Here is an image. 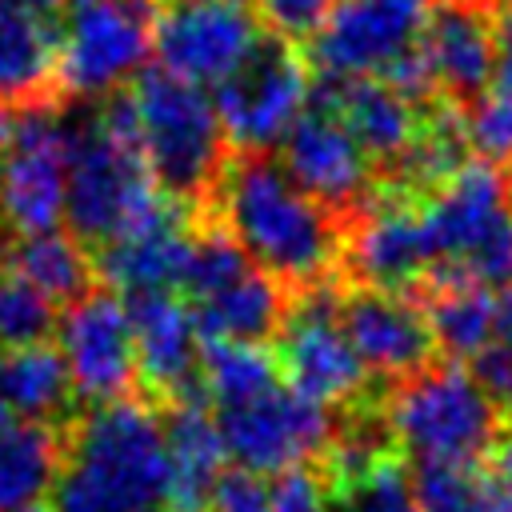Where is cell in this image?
I'll use <instances>...</instances> for the list:
<instances>
[{
    "mask_svg": "<svg viewBox=\"0 0 512 512\" xmlns=\"http://www.w3.org/2000/svg\"><path fill=\"white\" fill-rule=\"evenodd\" d=\"M164 416L144 396L84 404L64 428L52 512H168Z\"/></svg>",
    "mask_w": 512,
    "mask_h": 512,
    "instance_id": "obj_1",
    "label": "cell"
},
{
    "mask_svg": "<svg viewBox=\"0 0 512 512\" xmlns=\"http://www.w3.org/2000/svg\"><path fill=\"white\" fill-rule=\"evenodd\" d=\"M64 124V224L68 236L92 256L120 240L172 196H164L148 172L136 136V112L128 92H112L92 108L60 116Z\"/></svg>",
    "mask_w": 512,
    "mask_h": 512,
    "instance_id": "obj_2",
    "label": "cell"
},
{
    "mask_svg": "<svg viewBox=\"0 0 512 512\" xmlns=\"http://www.w3.org/2000/svg\"><path fill=\"white\" fill-rule=\"evenodd\" d=\"M220 228L280 284L316 288L340 256L332 212L312 200L268 152H240L216 180Z\"/></svg>",
    "mask_w": 512,
    "mask_h": 512,
    "instance_id": "obj_3",
    "label": "cell"
},
{
    "mask_svg": "<svg viewBox=\"0 0 512 512\" xmlns=\"http://www.w3.org/2000/svg\"><path fill=\"white\" fill-rule=\"evenodd\" d=\"M124 92L136 112L140 152L156 188L180 204L212 196L228 164V136L212 96L160 64L144 68Z\"/></svg>",
    "mask_w": 512,
    "mask_h": 512,
    "instance_id": "obj_4",
    "label": "cell"
},
{
    "mask_svg": "<svg viewBox=\"0 0 512 512\" xmlns=\"http://www.w3.org/2000/svg\"><path fill=\"white\" fill-rule=\"evenodd\" d=\"M424 208L436 284L500 288L512 280V196L488 160H464Z\"/></svg>",
    "mask_w": 512,
    "mask_h": 512,
    "instance_id": "obj_5",
    "label": "cell"
},
{
    "mask_svg": "<svg viewBox=\"0 0 512 512\" xmlns=\"http://www.w3.org/2000/svg\"><path fill=\"white\" fill-rule=\"evenodd\" d=\"M500 412L464 364L420 368L388 396L384 428L416 464H476L496 448Z\"/></svg>",
    "mask_w": 512,
    "mask_h": 512,
    "instance_id": "obj_6",
    "label": "cell"
},
{
    "mask_svg": "<svg viewBox=\"0 0 512 512\" xmlns=\"http://www.w3.org/2000/svg\"><path fill=\"white\" fill-rule=\"evenodd\" d=\"M156 16L152 0H64L56 16L60 96L96 104L124 92L148 68Z\"/></svg>",
    "mask_w": 512,
    "mask_h": 512,
    "instance_id": "obj_7",
    "label": "cell"
},
{
    "mask_svg": "<svg viewBox=\"0 0 512 512\" xmlns=\"http://www.w3.org/2000/svg\"><path fill=\"white\" fill-rule=\"evenodd\" d=\"M312 80L308 64L284 36H264L252 56L212 88V104L228 148L236 152H268L276 148L288 128L308 112Z\"/></svg>",
    "mask_w": 512,
    "mask_h": 512,
    "instance_id": "obj_8",
    "label": "cell"
},
{
    "mask_svg": "<svg viewBox=\"0 0 512 512\" xmlns=\"http://www.w3.org/2000/svg\"><path fill=\"white\" fill-rule=\"evenodd\" d=\"M212 416L228 460L256 476H280L304 468L316 452L332 444L328 408L292 392L284 380L236 404H216Z\"/></svg>",
    "mask_w": 512,
    "mask_h": 512,
    "instance_id": "obj_9",
    "label": "cell"
},
{
    "mask_svg": "<svg viewBox=\"0 0 512 512\" xmlns=\"http://www.w3.org/2000/svg\"><path fill=\"white\" fill-rule=\"evenodd\" d=\"M432 0H336L308 36V60L324 80L384 76L420 48Z\"/></svg>",
    "mask_w": 512,
    "mask_h": 512,
    "instance_id": "obj_10",
    "label": "cell"
},
{
    "mask_svg": "<svg viewBox=\"0 0 512 512\" xmlns=\"http://www.w3.org/2000/svg\"><path fill=\"white\" fill-rule=\"evenodd\" d=\"M52 344L68 364L80 404H108L132 396L140 368H136V336H132L128 304L120 292L96 284L80 300L64 304Z\"/></svg>",
    "mask_w": 512,
    "mask_h": 512,
    "instance_id": "obj_11",
    "label": "cell"
},
{
    "mask_svg": "<svg viewBox=\"0 0 512 512\" xmlns=\"http://www.w3.org/2000/svg\"><path fill=\"white\" fill-rule=\"evenodd\" d=\"M280 332L284 336L276 360L292 392L324 408L360 396V388L368 384V368L340 324V300L324 284L308 288L296 304H288Z\"/></svg>",
    "mask_w": 512,
    "mask_h": 512,
    "instance_id": "obj_12",
    "label": "cell"
},
{
    "mask_svg": "<svg viewBox=\"0 0 512 512\" xmlns=\"http://www.w3.org/2000/svg\"><path fill=\"white\" fill-rule=\"evenodd\" d=\"M260 24L244 4L168 0L156 16V64L196 88H220L260 44Z\"/></svg>",
    "mask_w": 512,
    "mask_h": 512,
    "instance_id": "obj_13",
    "label": "cell"
},
{
    "mask_svg": "<svg viewBox=\"0 0 512 512\" xmlns=\"http://www.w3.org/2000/svg\"><path fill=\"white\" fill-rule=\"evenodd\" d=\"M64 124L56 104L20 108L16 136L0 160V232L28 236L64 220Z\"/></svg>",
    "mask_w": 512,
    "mask_h": 512,
    "instance_id": "obj_14",
    "label": "cell"
},
{
    "mask_svg": "<svg viewBox=\"0 0 512 512\" xmlns=\"http://www.w3.org/2000/svg\"><path fill=\"white\" fill-rule=\"evenodd\" d=\"M284 172L328 212H356L372 188V156L356 144L344 120L316 104L280 140Z\"/></svg>",
    "mask_w": 512,
    "mask_h": 512,
    "instance_id": "obj_15",
    "label": "cell"
},
{
    "mask_svg": "<svg viewBox=\"0 0 512 512\" xmlns=\"http://www.w3.org/2000/svg\"><path fill=\"white\" fill-rule=\"evenodd\" d=\"M124 304L136 336V368L144 388L164 404L204 396L200 384L204 340L196 332L188 300H180L176 292H144V296H124Z\"/></svg>",
    "mask_w": 512,
    "mask_h": 512,
    "instance_id": "obj_16",
    "label": "cell"
},
{
    "mask_svg": "<svg viewBox=\"0 0 512 512\" xmlns=\"http://www.w3.org/2000/svg\"><path fill=\"white\" fill-rule=\"evenodd\" d=\"M340 324L360 352L364 368L376 376H416L428 368V356L436 348L428 312L412 304L400 292L384 288H360L340 300Z\"/></svg>",
    "mask_w": 512,
    "mask_h": 512,
    "instance_id": "obj_17",
    "label": "cell"
},
{
    "mask_svg": "<svg viewBox=\"0 0 512 512\" xmlns=\"http://www.w3.org/2000/svg\"><path fill=\"white\" fill-rule=\"evenodd\" d=\"M192 260V236L184 228V204L168 200L156 216L92 252V272L120 296L176 292L184 288Z\"/></svg>",
    "mask_w": 512,
    "mask_h": 512,
    "instance_id": "obj_18",
    "label": "cell"
},
{
    "mask_svg": "<svg viewBox=\"0 0 512 512\" xmlns=\"http://www.w3.org/2000/svg\"><path fill=\"white\" fill-rule=\"evenodd\" d=\"M348 260L368 288L384 292H400L420 276H432L436 252L424 208L404 200H376L348 240Z\"/></svg>",
    "mask_w": 512,
    "mask_h": 512,
    "instance_id": "obj_19",
    "label": "cell"
},
{
    "mask_svg": "<svg viewBox=\"0 0 512 512\" xmlns=\"http://www.w3.org/2000/svg\"><path fill=\"white\" fill-rule=\"evenodd\" d=\"M420 44L436 88H444L456 104H476L496 80V20L476 0L432 4Z\"/></svg>",
    "mask_w": 512,
    "mask_h": 512,
    "instance_id": "obj_20",
    "label": "cell"
},
{
    "mask_svg": "<svg viewBox=\"0 0 512 512\" xmlns=\"http://www.w3.org/2000/svg\"><path fill=\"white\" fill-rule=\"evenodd\" d=\"M312 92L328 100L324 108H332L344 120V128L356 136V144L380 164H404L420 140L416 104L380 76L324 80Z\"/></svg>",
    "mask_w": 512,
    "mask_h": 512,
    "instance_id": "obj_21",
    "label": "cell"
},
{
    "mask_svg": "<svg viewBox=\"0 0 512 512\" xmlns=\"http://www.w3.org/2000/svg\"><path fill=\"white\" fill-rule=\"evenodd\" d=\"M160 416H164V444H168V468H172L168 512H208L228 460L216 416L204 408L200 396L164 404Z\"/></svg>",
    "mask_w": 512,
    "mask_h": 512,
    "instance_id": "obj_22",
    "label": "cell"
},
{
    "mask_svg": "<svg viewBox=\"0 0 512 512\" xmlns=\"http://www.w3.org/2000/svg\"><path fill=\"white\" fill-rule=\"evenodd\" d=\"M60 96V32L16 8H0V104L36 108Z\"/></svg>",
    "mask_w": 512,
    "mask_h": 512,
    "instance_id": "obj_23",
    "label": "cell"
},
{
    "mask_svg": "<svg viewBox=\"0 0 512 512\" xmlns=\"http://www.w3.org/2000/svg\"><path fill=\"white\" fill-rule=\"evenodd\" d=\"M0 404L12 420H36L52 428H68L72 416L84 408L60 348L28 344V348H0Z\"/></svg>",
    "mask_w": 512,
    "mask_h": 512,
    "instance_id": "obj_24",
    "label": "cell"
},
{
    "mask_svg": "<svg viewBox=\"0 0 512 512\" xmlns=\"http://www.w3.org/2000/svg\"><path fill=\"white\" fill-rule=\"evenodd\" d=\"M192 320L204 344L212 340H236V344H260L272 332L284 328L288 300L280 292V280L260 272L256 264L244 268L236 280L216 288L204 300H192Z\"/></svg>",
    "mask_w": 512,
    "mask_h": 512,
    "instance_id": "obj_25",
    "label": "cell"
},
{
    "mask_svg": "<svg viewBox=\"0 0 512 512\" xmlns=\"http://www.w3.org/2000/svg\"><path fill=\"white\" fill-rule=\"evenodd\" d=\"M64 428L12 420L0 432V512H32L60 476Z\"/></svg>",
    "mask_w": 512,
    "mask_h": 512,
    "instance_id": "obj_26",
    "label": "cell"
},
{
    "mask_svg": "<svg viewBox=\"0 0 512 512\" xmlns=\"http://www.w3.org/2000/svg\"><path fill=\"white\" fill-rule=\"evenodd\" d=\"M4 268L24 276L32 288H40L56 308L80 300L88 288H96L92 256L60 228L8 236L4 240Z\"/></svg>",
    "mask_w": 512,
    "mask_h": 512,
    "instance_id": "obj_27",
    "label": "cell"
},
{
    "mask_svg": "<svg viewBox=\"0 0 512 512\" xmlns=\"http://www.w3.org/2000/svg\"><path fill=\"white\" fill-rule=\"evenodd\" d=\"M428 312V328L436 348L464 364L472 356H480L492 340H496V300L492 288L480 284H436Z\"/></svg>",
    "mask_w": 512,
    "mask_h": 512,
    "instance_id": "obj_28",
    "label": "cell"
},
{
    "mask_svg": "<svg viewBox=\"0 0 512 512\" xmlns=\"http://www.w3.org/2000/svg\"><path fill=\"white\" fill-rule=\"evenodd\" d=\"M412 496L420 512H512V484L476 464H420Z\"/></svg>",
    "mask_w": 512,
    "mask_h": 512,
    "instance_id": "obj_29",
    "label": "cell"
},
{
    "mask_svg": "<svg viewBox=\"0 0 512 512\" xmlns=\"http://www.w3.org/2000/svg\"><path fill=\"white\" fill-rule=\"evenodd\" d=\"M60 308L16 272H0V348L48 344L56 336Z\"/></svg>",
    "mask_w": 512,
    "mask_h": 512,
    "instance_id": "obj_30",
    "label": "cell"
},
{
    "mask_svg": "<svg viewBox=\"0 0 512 512\" xmlns=\"http://www.w3.org/2000/svg\"><path fill=\"white\" fill-rule=\"evenodd\" d=\"M332 512H420L412 496V476L396 456L376 460L368 472L348 480L332 500Z\"/></svg>",
    "mask_w": 512,
    "mask_h": 512,
    "instance_id": "obj_31",
    "label": "cell"
},
{
    "mask_svg": "<svg viewBox=\"0 0 512 512\" xmlns=\"http://www.w3.org/2000/svg\"><path fill=\"white\" fill-rule=\"evenodd\" d=\"M468 124V144L480 148L484 156H512V92H492L480 96Z\"/></svg>",
    "mask_w": 512,
    "mask_h": 512,
    "instance_id": "obj_32",
    "label": "cell"
},
{
    "mask_svg": "<svg viewBox=\"0 0 512 512\" xmlns=\"http://www.w3.org/2000/svg\"><path fill=\"white\" fill-rule=\"evenodd\" d=\"M268 512H332V492L324 488V476L308 468H292L272 476Z\"/></svg>",
    "mask_w": 512,
    "mask_h": 512,
    "instance_id": "obj_33",
    "label": "cell"
},
{
    "mask_svg": "<svg viewBox=\"0 0 512 512\" xmlns=\"http://www.w3.org/2000/svg\"><path fill=\"white\" fill-rule=\"evenodd\" d=\"M468 372L496 404V412H512V340H492L480 356L468 360Z\"/></svg>",
    "mask_w": 512,
    "mask_h": 512,
    "instance_id": "obj_34",
    "label": "cell"
},
{
    "mask_svg": "<svg viewBox=\"0 0 512 512\" xmlns=\"http://www.w3.org/2000/svg\"><path fill=\"white\" fill-rule=\"evenodd\" d=\"M336 0H260L264 20L276 28V36L292 40V36H312L324 16L332 12Z\"/></svg>",
    "mask_w": 512,
    "mask_h": 512,
    "instance_id": "obj_35",
    "label": "cell"
},
{
    "mask_svg": "<svg viewBox=\"0 0 512 512\" xmlns=\"http://www.w3.org/2000/svg\"><path fill=\"white\" fill-rule=\"evenodd\" d=\"M208 512H268V480L244 468L220 476Z\"/></svg>",
    "mask_w": 512,
    "mask_h": 512,
    "instance_id": "obj_36",
    "label": "cell"
},
{
    "mask_svg": "<svg viewBox=\"0 0 512 512\" xmlns=\"http://www.w3.org/2000/svg\"><path fill=\"white\" fill-rule=\"evenodd\" d=\"M496 92H512V8L496 20Z\"/></svg>",
    "mask_w": 512,
    "mask_h": 512,
    "instance_id": "obj_37",
    "label": "cell"
},
{
    "mask_svg": "<svg viewBox=\"0 0 512 512\" xmlns=\"http://www.w3.org/2000/svg\"><path fill=\"white\" fill-rule=\"evenodd\" d=\"M496 300V340H512V280L492 288Z\"/></svg>",
    "mask_w": 512,
    "mask_h": 512,
    "instance_id": "obj_38",
    "label": "cell"
},
{
    "mask_svg": "<svg viewBox=\"0 0 512 512\" xmlns=\"http://www.w3.org/2000/svg\"><path fill=\"white\" fill-rule=\"evenodd\" d=\"M60 4L64 0H0V8H16V12L40 16V20H56L60 16Z\"/></svg>",
    "mask_w": 512,
    "mask_h": 512,
    "instance_id": "obj_39",
    "label": "cell"
},
{
    "mask_svg": "<svg viewBox=\"0 0 512 512\" xmlns=\"http://www.w3.org/2000/svg\"><path fill=\"white\" fill-rule=\"evenodd\" d=\"M16 124H20V108L0 104V160H4L8 144H12V136H16Z\"/></svg>",
    "mask_w": 512,
    "mask_h": 512,
    "instance_id": "obj_40",
    "label": "cell"
},
{
    "mask_svg": "<svg viewBox=\"0 0 512 512\" xmlns=\"http://www.w3.org/2000/svg\"><path fill=\"white\" fill-rule=\"evenodd\" d=\"M492 456H496V476H504V480L512 484V432H508L504 440H496Z\"/></svg>",
    "mask_w": 512,
    "mask_h": 512,
    "instance_id": "obj_41",
    "label": "cell"
},
{
    "mask_svg": "<svg viewBox=\"0 0 512 512\" xmlns=\"http://www.w3.org/2000/svg\"><path fill=\"white\" fill-rule=\"evenodd\" d=\"M8 424H12V412H8V408H4V404H0V432H4V428H8Z\"/></svg>",
    "mask_w": 512,
    "mask_h": 512,
    "instance_id": "obj_42",
    "label": "cell"
},
{
    "mask_svg": "<svg viewBox=\"0 0 512 512\" xmlns=\"http://www.w3.org/2000/svg\"><path fill=\"white\" fill-rule=\"evenodd\" d=\"M228 4H248V0H228Z\"/></svg>",
    "mask_w": 512,
    "mask_h": 512,
    "instance_id": "obj_43",
    "label": "cell"
},
{
    "mask_svg": "<svg viewBox=\"0 0 512 512\" xmlns=\"http://www.w3.org/2000/svg\"><path fill=\"white\" fill-rule=\"evenodd\" d=\"M508 196H512V180H508Z\"/></svg>",
    "mask_w": 512,
    "mask_h": 512,
    "instance_id": "obj_44",
    "label": "cell"
}]
</instances>
